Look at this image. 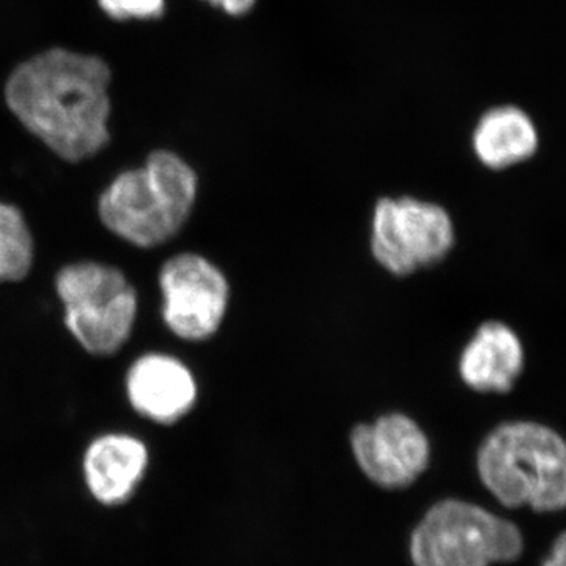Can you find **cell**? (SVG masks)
<instances>
[{"label":"cell","instance_id":"cell-1","mask_svg":"<svg viewBox=\"0 0 566 566\" xmlns=\"http://www.w3.org/2000/svg\"><path fill=\"white\" fill-rule=\"evenodd\" d=\"M112 73L98 55L52 48L11 71L7 106L59 158L81 163L109 145Z\"/></svg>","mask_w":566,"mask_h":566},{"label":"cell","instance_id":"cell-2","mask_svg":"<svg viewBox=\"0 0 566 566\" xmlns=\"http://www.w3.org/2000/svg\"><path fill=\"white\" fill-rule=\"evenodd\" d=\"M199 177L177 153L156 150L144 167L126 170L107 186L99 219L115 237L142 249L169 243L191 216Z\"/></svg>","mask_w":566,"mask_h":566},{"label":"cell","instance_id":"cell-3","mask_svg":"<svg viewBox=\"0 0 566 566\" xmlns=\"http://www.w3.org/2000/svg\"><path fill=\"white\" fill-rule=\"evenodd\" d=\"M476 469L486 490L509 509H566V441L546 424H499L483 439Z\"/></svg>","mask_w":566,"mask_h":566},{"label":"cell","instance_id":"cell-4","mask_svg":"<svg viewBox=\"0 0 566 566\" xmlns=\"http://www.w3.org/2000/svg\"><path fill=\"white\" fill-rule=\"evenodd\" d=\"M520 528L482 506L447 499L422 517L409 543L415 566H491L523 554Z\"/></svg>","mask_w":566,"mask_h":566},{"label":"cell","instance_id":"cell-5","mask_svg":"<svg viewBox=\"0 0 566 566\" xmlns=\"http://www.w3.org/2000/svg\"><path fill=\"white\" fill-rule=\"evenodd\" d=\"M65 324L85 352L114 356L132 337L137 318L136 289L118 268L71 263L55 275Z\"/></svg>","mask_w":566,"mask_h":566},{"label":"cell","instance_id":"cell-6","mask_svg":"<svg viewBox=\"0 0 566 566\" xmlns=\"http://www.w3.org/2000/svg\"><path fill=\"white\" fill-rule=\"evenodd\" d=\"M455 223L441 205L416 197H382L371 216V255L387 273L406 277L434 266L455 245Z\"/></svg>","mask_w":566,"mask_h":566},{"label":"cell","instance_id":"cell-7","mask_svg":"<svg viewBox=\"0 0 566 566\" xmlns=\"http://www.w3.org/2000/svg\"><path fill=\"white\" fill-rule=\"evenodd\" d=\"M163 318L177 337L203 342L218 333L230 304L226 274L199 253H178L159 271Z\"/></svg>","mask_w":566,"mask_h":566},{"label":"cell","instance_id":"cell-8","mask_svg":"<svg viewBox=\"0 0 566 566\" xmlns=\"http://www.w3.org/2000/svg\"><path fill=\"white\" fill-rule=\"evenodd\" d=\"M151 469V452L139 436L109 431L95 436L82 450L77 485L88 504L118 512L136 501Z\"/></svg>","mask_w":566,"mask_h":566},{"label":"cell","instance_id":"cell-9","mask_svg":"<svg viewBox=\"0 0 566 566\" xmlns=\"http://www.w3.org/2000/svg\"><path fill=\"white\" fill-rule=\"evenodd\" d=\"M352 449L360 471L386 490L411 486L430 464V441L403 412H389L352 431Z\"/></svg>","mask_w":566,"mask_h":566},{"label":"cell","instance_id":"cell-10","mask_svg":"<svg viewBox=\"0 0 566 566\" xmlns=\"http://www.w3.org/2000/svg\"><path fill=\"white\" fill-rule=\"evenodd\" d=\"M126 394L134 411L163 427L180 422L197 401V382L181 360L169 354L139 357L126 375Z\"/></svg>","mask_w":566,"mask_h":566},{"label":"cell","instance_id":"cell-11","mask_svg":"<svg viewBox=\"0 0 566 566\" xmlns=\"http://www.w3.org/2000/svg\"><path fill=\"white\" fill-rule=\"evenodd\" d=\"M526 365L520 335L509 324H480L461 352L458 371L461 381L479 394H506L513 390Z\"/></svg>","mask_w":566,"mask_h":566},{"label":"cell","instance_id":"cell-12","mask_svg":"<svg viewBox=\"0 0 566 566\" xmlns=\"http://www.w3.org/2000/svg\"><path fill=\"white\" fill-rule=\"evenodd\" d=\"M538 147L534 120L516 106H499L485 112L472 134L476 159L490 170H505L526 163Z\"/></svg>","mask_w":566,"mask_h":566},{"label":"cell","instance_id":"cell-13","mask_svg":"<svg viewBox=\"0 0 566 566\" xmlns=\"http://www.w3.org/2000/svg\"><path fill=\"white\" fill-rule=\"evenodd\" d=\"M33 237L20 208L0 202V283L24 281L33 266Z\"/></svg>","mask_w":566,"mask_h":566},{"label":"cell","instance_id":"cell-14","mask_svg":"<svg viewBox=\"0 0 566 566\" xmlns=\"http://www.w3.org/2000/svg\"><path fill=\"white\" fill-rule=\"evenodd\" d=\"M112 20H156L166 10V0H98Z\"/></svg>","mask_w":566,"mask_h":566},{"label":"cell","instance_id":"cell-15","mask_svg":"<svg viewBox=\"0 0 566 566\" xmlns=\"http://www.w3.org/2000/svg\"><path fill=\"white\" fill-rule=\"evenodd\" d=\"M216 9H221L229 17L240 18L251 13L259 0H205Z\"/></svg>","mask_w":566,"mask_h":566},{"label":"cell","instance_id":"cell-16","mask_svg":"<svg viewBox=\"0 0 566 566\" xmlns=\"http://www.w3.org/2000/svg\"><path fill=\"white\" fill-rule=\"evenodd\" d=\"M543 566H566V532L558 536Z\"/></svg>","mask_w":566,"mask_h":566}]
</instances>
